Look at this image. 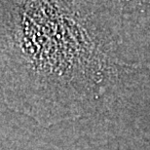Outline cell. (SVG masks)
<instances>
[{"instance_id": "cell-1", "label": "cell", "mask_w": 150, "mask_h": 150, "mask_svg": "<svg viewBox=\"0 0 150 150\" xmlns=\"http://www.w3.org/2000/svg\"><path fill=\"white\" fill-rule=\"evenodd\" d=\"M142 71L124 1H0L3 100L42 127L108 109Z\"/></svg>"}]
</instances>
